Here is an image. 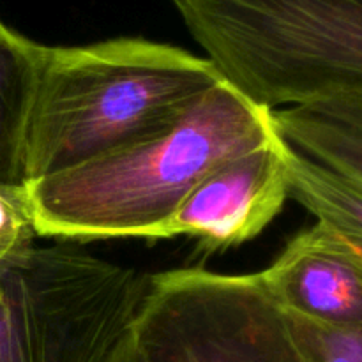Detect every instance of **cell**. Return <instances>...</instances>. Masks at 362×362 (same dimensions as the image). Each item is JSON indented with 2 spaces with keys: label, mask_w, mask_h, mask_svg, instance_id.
Returning <instances> with one entry per match:
<instances>
[{
  "label": "cell",
  "mask_w": 362,
  "mask_h": 362,
  "mask_svg": "<svg viewBox=\"0 0 362 362\" xmlns=\"http://www.w3.org/2000/svg\"><path fill=\"white\" fill-rule=\"evenodd\" d=\"M271 110L225 80L159 133L25 184L37 237L161 239L218 166L278 136Z\"/></svg>",
  "instance_id": "cell-1"
},
{
  "label": "cell",
  "mask_w": 362,
  "mask_h": 362,
  "mask_svg": "<svg viewBox=\"0 0 362 362\" xmlns=\"http://www.w3.org/2000/svg\"><path fill=\"white\" fill-rule=\"evenodd\" d=\"M223 81L207 57L141 37L45 48L27 141V182L175 122Z\"/></svg>",
  "instance_id": "cell-2"
},
{
  "label": "cell",
  "mask_w": 362,
  "mask_h": 362,
  "mask_svg": "<svg viewBox=\"0 0 362 362\" xmlns=\"http://www.w3.org/2000/svg\"><path fill=\"white\" fill-rule=\"evenodd\" d=\"M223 80L265 110L362 94V0H172Z\"/></svg>",
  "instance_id": "cell-3"
},
{
  "label": "cell",
  "mask_w": 362,
  "mask_h": 362,
  "mask_svg": "<svg viewBox=\"0 0 362 362\" xmlns=\"http://www.w3.org/2000/svg\"><path fill=\"white\" fill-rule=\"evenodd\" d=\"M147 285L71 243L32 244L0 264V362H105Z\"/></svg>",
  "instance_id": "cell-4"
},
{
  "label": "cell",
  "mask_w": 362,
  "mask_h": 362,
  "mask_svg": "<svg viewBox=\"0 0 362 362\" xmlns=\"http://www.w3.org/2000/svg\"><path fill=\"white\" fill-rule=\"evenodd\" d=\"M131 336L140 362H310L292 317L257 274L148 276Z\"/></svg>",
  "instance_id": "cell-5"
},
{
  "label": "cell",
  "mask_w": 362,
  "mask_h": 362,
  "mask_svg": "<svg viewBox=\"0 0 362 362\" xmlns=\"http://www.w3.org/2000/svg\"><path fill=\"white\" fill-rule=\"evenodd\" d=\"M285 148L286 141L278 134L212 170L166 223L161 239L191 235L207 250L255 239L290 197Z\"/></svg>",
  "instance_id": "cell-6"
},
{
  "label": "cell",
  "mask_w": 362,
  "mask_h": 362,
  "mask_svg": "<svg viewBox=\"0 0 362 362\" xmlns=\"http://www.w3.org/2000/svg\"><path fill=\"white\" fill-rule=\"evenodd\" d=\"M257 278L290 317L362 325V251L324 223L297 233Z\"/></svg>",
  "instance_id": "cell-7"
},
{
  "label": "cell",
  "mask_w": 362,
  "mask_h": 362,
  "mask_svg": "<svg viewBox=\"0 0 362 362\" xmlns=\"http://www.w3.org/2000/svg\"><path fill=\"white\" fill-rule=\"evenodd\" d=\"M46 46L0 21V187L27 184V141Z\"/></svg>",
  "instance_id": "cell-8"
},
{
  "label": "cell",
  "mask_w": 362,
  "mask_h": 362,
  "mask_svg": "<svg viewBox=\"0 0 362 362\" xmlns=\"http://www.w3.org/2000/svg\"><path fill=\"white\" fill-rule=\"evenodd\" d=\"M290 197L362 251V186L286 144Z\"/></svg>",
  "instance_id": "cell-9"
},
{
  "label": "cell",
  "mask_w": 362,
  "mask_h": 362,
  "mask_svg": "<svg viewBox=\"0 0 362 362\" xmlns=\"http://www.w3.org/2000/svg\"><path fill=\"white\" fill-rule=\"evenodd\" d=\"M279 136L300 154L362 186V131L311 105L272 112Z\"/></svg>",
  "instance_id": "cell-10"
},
{
  "label": "cell",
  "mask_w": 362,
  "mask_h": 362,
  "mask_svg": "<svg viewBox=\"0 0 362 362\" xmlns=\"http://www.w3.org/2000/svg\"><path fill=\"white\" fill-rule=\"evenodd\" d=\"M292 320L310 362H362V325Z\"/></svg>",
  "instance_id": "cell-11"
},
{
  "label": "cell",
  "mask_w": 362,
  "mask_h": 362,
  "mask_svg": "<svg viewBox=\"0 0 362 362\" xmlns=\"http://www.w3.org/2000/svg\"><path fill=\"white\" fill-rule=\"evenodd\" d=\"M37 237L23 187H0V264L27 250Z\"/></svg>",
  "instance_id": "cell-12"
},
{
  "label": "cell",
  "mask_w": 362,
  "mask_h": 362,
  "mask_svg": "<svg viewBox=\"0 0 362 362\" xmlns=\"http://www.w3.org/2000/svg\"><path fill=\"white\" fill-rule=\"evenodd\" d=\"M310 105L318 108L320 112H324L325 115L332 117L336 120H341V122L362 131V94L310 103Z\"/></svg>",
  "instance_id": "cell-13"
},
{
  "label": "cell",
  "mask_w": 362,
  "mask_h": 362,
  "mask_svg": "<svg viewBox=\"0 0 362 362\" xmlns=\"http://www.w3.org/2000/svg\"><path fill=\"white\" fill-rule=\"evenodd\" d=\"M105 362H140L138 361V352L136 346H134L133 336H131V329L127 331V334L117 343L115 349L112 350Z\"/></svg>",
  "instance_id": "cell-14"
}]
</instances>
